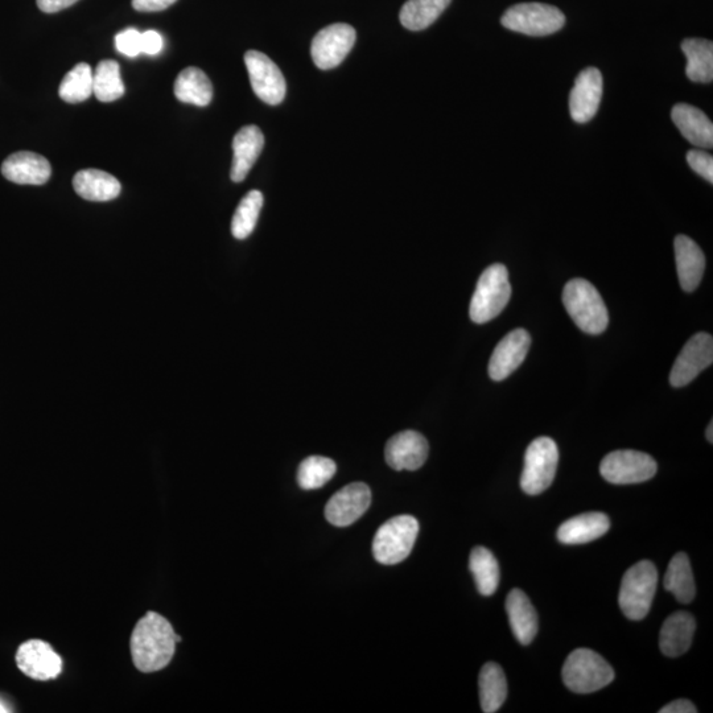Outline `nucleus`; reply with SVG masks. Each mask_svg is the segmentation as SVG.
Returning a JSON list of instances; mask_svg holds the SVG:
<instances>
[{"mask_svg":"<svg viewBox=\"0 0 713 713\" xmlns=\"http://www.w3.org/2000/svg\"><path fill=\"white\" fill-rule=\"evenodd\" d=\"M245 64L249 72L251 88L259 100L275 106L286 97L287 85L278 65L265 53L249 51L245 55Z\"/></svg>","mask_w":713,"mask_h":713,"instance_id":"nucleus-11","label":"nucleus"},{"mask_svg":"<svg viewBox=\"0 0 713 713\" xmlns=\"http://www.w3.org/2000/svg\"><path fill=\"white\" fill-rule=\"evenodd\" d=\"M674 125L678 127L680 133L696 147H713V125L711 119L698 107L679 103L671 111Z\"/></svg>","mask_w":713,"mask_h":713,"instance_id":"nucleus-21","label":"nucleus"},{"mask_svg":"<svg viewBox=\"0 0 713 713\" xmlns=\"http://www.w3.org/2000/svg\"><path fill=\"white\" fill-rule=\"evenodd\" d=\"M478 687L481 708L485 713L497 712L508 698V682L504 670L497 663L489 662L482 667Z\"/></svg>","mask_w":713,"mask_h":713,"instance_id":"nucleus-27","label":"nucleus"},{"mask_svg":"<svg viewBox=\"0 0 713 713\" xmlns=\"http://www.w3.org/2000/svg\"><path fill=\"white\" fill-rule=\"evenodd\" d=\"M74 191L82 199L105 203L117 199L122 191L121 183L110 173L100 170H84L73 179Z\"/></svg>","mask_w":713,"mask_h":713,"instance_id":"nucleus-25","label":"nucleus"},{"mask_svg":"<svg viewBox=\"0 0 713 713\" xmlns=\"http://www.w3.org/2000/svg\"><path fill=\"white\" fill-rule=\"evenodd\" d=\"M611 527L608 515L585 513L568 519L558 530L559 542L564 544H584L596 541L608 533Z\"/></svg>","mask_w":713,"mask_h":713,"instance_id":"nucleus-24","label":"nucleus"},{"mask_svg":"<svg viewBox=\"0 0 713 713\" xmlns=\"http://www.w3.org/2000/svg\"><path fill=\"white\" fill-rule=\"evenodd\" d=\"M559 463V449L550 438L535 439L527 448L521 488L529 496H538L550 488Z\"/></svg>","mask_w":713,"mask_h":713,"instance_id":"nucleus-8","label":"nucleus"},{"mask_svg":"<svg viewBox=\"0 0 713 713\" xmlns=\"http://www.w3.org/2000/svg\"><path fill=\"white\" fill-rule=\"evenodd\" d=\"M4 712H10V710H7V707L4 706V704L2 702H0V713H4Z\"/></svg>","mask_w":713,"mask_h":713,"instance_id":"nucleus-43","label":"nucleus"},{"mask_svg":"<svg viewBox=\"0 0 713 713\" xmlns=\"http://www.w3.org/2000/svg\"><path fill=\"white\" fill-rule=\"evenodd\" d=\"M657 471L653 457L629 449L609 453L600 465L601 476L614 485L640 484L653 478Z\"/></svg>","mask_w":713,"mask_h":713,"instance_id":"nucleus-9","label":"nucleus"},{"mask_svg":"<svg viewBox=\"0 0 713 713\" xmlns=\"http://www.w3.org/2000/svg\"><path fill=\"white\" fill-rule=\"evenodd\" d=\"M372 504V492L364 482L344 486L325 506V518L337 527L353 525L368 511Z\"/></svg>","mask_w":713,"mask_h":713,"instance_id":"nucleus-13","label":"nucleus"},{"mask_svg":"<svg viewBox=\"0 0 713 713\" xmlns=\"http://www.w3.org/2000/svg\"><path fill=\"white\" fill-rule=\"evenodd\" d=\"M451 0H407L399 19L410 31H422L430 27L443 14Z\"/></svg>","mask_w":713,"mask_h":713,"instance_id":"nucleus-30","label":"nucleus"},{"mask_svg":"<svg viewBox=\"0 0 713 713\" xmlns=\"http://www.w3.org/2000/svg\"><path fill=\"white\" fill-rule=\"evenodd\" d=\"M531 337L525 329H515L496 346L489 362V375L493 381H504L525 361Z\"/></svg>","mask_w":713,"mask_h":713,"instance_id":"nucleus-17","label":"nucleus"},{"mask_svg":"<svg viewBox=\"0 0 713 713\" xmlns=\"http://www.w3.org/2000/svg\"><path fill=\"white\" fill-rule=\"evenodd\" d=\"M688 166L692 168V171L698 173V175L704 177L710 183H713V158L712 155L707 154V152L699 150H691L687 154Z\"/></svg>","mask_w":713,"mask_h":713,"instance_id":"nucleus-37","label":"nucleus"},{"mask_svg":"<svg viewBox=\"0 0 713 713\" xmlns=\"http://www.w3.org/2000/svg\"><path fill=\"white\" fill-rule=\"evenodd\" d=\"M265 147V136L259 127L246 126L239 130L233 140V166L230 177L234 183H241L249 175Z\"/></svg>","mask_w":713,"mask_h":713,"instance_id":"nucleus-20","label":"nucleus"},{"mask_svg":"<svg viewBox=\"0 0 713 713\" xmlns=\"http://www.w3.org/2000/svg\"><path fill=\"white\" fill-rule=\"evenodd\" d=\"M337 465L323 456H309L298 469V484L304 490L323 488L335 477Z\"/></svg>","mask_w":713,"mask_h":713,"instance_id":"nucleus-34","label":"nucleus"},{"mask_svg":"<svg viewBox=\"0 0 713 713\" xmlns=\"http://www.w3.org/2000/svg\"><path fill=\"white\" fill-rule=\"evenodd\" d=\"M163 37L156 31H146L142 34V53L146 55L156 56L162 52Z\"/></svg>","mask_w":713,"mask_h":713,"instance_id":"nucleus-38","label":"nucleus"},{"mask_svg":"<svg viewBox=\"0 0 713 713\" xmlns=\"http://www.w3.org/2000/svg\"><path fill=\"white\" fill-rule=\"evenodd\" d=\"M16 665L27 677L49 680L59 677L63 670L60 655L47 642L32 640L19 647Z\"/></svg>","mask_w":713,"mask_h":713,"instance_id":"nucleus-15","label":"nucleus"},{"mask_svg":"<svg viewBox=\"0 0 713 713\" xmlns=\"http://www.w3.org/2000/svg\"><path fill=\"white\" fill-rule=\"evenodd\" d=\"M563 682L576 694H591L614 680L612 666L596 651L578 649L568 655L563 666Z\"/></svg>","mask_w":713,"mask_h":713,"instance_id":"nucleus-5","label":"nucleus"},{"mask_svg":"<svg viewBox=\"0 0 713 713\" xmlns=\"http://www.w3.org/2000/svg\"><path fill=\"white\" fill-rule=\"evenodd\" d=\"M263 195L259 191H251L243 197L239 203L236 213H234L232 221L233 237L237 239H246L254 232L257 226L259 213L263 206Z\"/></svg>","mask_w":713,"mask_h":713,"instance_id":"nucleus-35","label":"nucleus"},{"mask_svg":"<svg viewBox=\"0 0 713 713\" xmlns=\"http://www.w3.org/2000/svg\"><path fill=\"white\" fill-rule=\"evenodd\" d=\"M698 708L687 699L674 700L659 710V713H696Z\"/></svg>","mask_w":713,"mask_h":713,"instance_id":"nucleus-41","label":"nucleus"},{"mask_svg":"<svg viewBox=\"0 0 713 713\" xmlns=\"http://www.w3.org/2000/svg\"><path fill=\"white\" fill-rule=\"evenodd\" d=\"M706 436L707 440L710 443H713V423H710V426H708L707 431H706Z\"/></svg>","mask_w":713,"mask_h":713,"instance_id":"nucleus-42","label":"nucleus"},{"mask_svg":"<svg viewBox=\"0 0 713 713\" xmlns=\"http://www.w3.org/2000/svg\"><path fill=\"white\" fill-rule=\"evenodd\" d=\"M48 160L35 152H15L2 164V175L8 181L22 185H43L51 179Z\"/></svg>","mask_w":713,"mask_h":713,"instance_id":"nucleus-18","label":"nucleus"},{"mask_svg":"<svg viewBox=\"0 0 713 713\" xmlns=\"http://www.w3.org/2000/svg\"><path fill=\"white\" fill-rule=\"evenodd\" d=\"M501 23L508 30L519 34L548 36L562 30L566 16L551 4L519 3L505 12Z\"/></svg>","mask_w":713,"mask_h":713,"instance_id":"nucleus-7","label":"nucleus"},{"mask_svg":"<svg viewBox=\"0 0 713 713\" xmlns=\"http://www.w3.org/2000/svg\"><path fill=\"white\" fill-rule=\"evenodd\" d=\"M603 97V76L597 68H587L576 77L570 94V113L578 123L595 117Z\"/></svg>","mask_w":713,"mask_h":713,"instance_id":"nucleus-16","label":"nucleus"},{"mask_svg":"<svg viewBox=\"0 0 713 713\" xmlns=\"http://www.w3.org/2000/svg\"><path fill=\"white\" fill-rule=\"evenodd\" d=\"M180 641L167 618L148 612L136 624L131 636V655L136 669L142 673L164 669L172 661L176 644Z\"/></svg>","mask_w":713,"mask_h":713,"instance_id":"nucleus-1","label":"nucleus"},{"mask_svg":"<svg viewBox=\"0 0 713 713\" xmlns=\"http://www.w3.org/2000/svg\"><path fill=\"white\" fill-rule=\"evenodd\" d=\"M469 568L475 578L478 592L492 596L500 584V566L496 556L485 547H475L469 558Z\"/></svg>","mask_w":713,"mask_h":713,"instance_id":"nucleus-31","label":"nucleus"},{"mask_svg":"<svg viewBox=\"0 0 713 713\" xmlns=\"http://www.w3.org/2000/svg\"><path fill=\"white\" fill-rule=\"evenodd\" d=\"M674 249L680 286L686 292L695 291L706 270V257L698 243L687 236L675 238Z\"/></svg>","mask_w":713,"mask_h":713,"instance_id":"nucleus-19","label":"nucleus"},{"mask_svg":"<svg viewBox=\"0 0 713 713\" xmlns=\"http://www.w3.org/2000/svg\"><path fill=\"white\" fill-rule=\"evenodd\" d=\"M356 37V31L349 24L337 23L323 28L312 40L313 63L323 70L339 67L352 51Z\"/></svg>","mask_w":713,"mask_h":713,"instance_id":"nucleus-10","label":"nucleus"},{"mask_svg":"<svg viewBox=\"0 0 713 713\" xmlns=\"http://www.w3.org/2000/svg\"><path fill=\"white\" fill-rule=\"evenodd\" d=\"M428 452L430 445L422 434L403 431L387 442L385 457L395 471H418L426 463Z\"/></svg>","mask_w":713,"mask_h":713,"instance_id":"nucleus-14","label":"nucleus"},{"mask_svg":"<svg viewBox=\"0 0 713 713\" xmlns=\"http://www.w3.org/2000/svg\"><path fill=\"white\" fill-rule=\"evenodd\" d=\"M118 52L127 57H136L142 53V34L134 28H129L115 37Z\"/></svg>","mask_w":713,"mask_h":713,"instance_id":"nucleus-36","label":"nucleus"},{"mask_svg":"<svg viewBox=\"0 0 713 713\" xmlns=\"http://www.w3.org/2000/svg\"><path fill=\"white\" fill-rule=\"evenodd\" d=\"M173 92L181 102L205 107L212 102L213 85L203 70L191 67L184 69L177 76Z\"/></svg>","mask_w":713,"mask_h":713,"instance_id":"nucleus-26","label":"nucleus"},{"mask_svg":"<svg viewBox=\"0 0 713 713\" xmlns=\"http://www.w3.org/2000/svg\"><path fill=\"white\" fill-rule=\"evenodd\" d=\"M511 296L509 272L504 265H492L482 272L473 294L469 316L473 323L485 324L496 319L508 306Z\"/></svg>","mask_w":713,"mask_h":713,"instance_id":"nucleus-4","label":"nucleus"},{"mask_svg":"<svg viewBox=\"0 0 713 713\" xmlns=\"http://www.w3.org/2000/svg\"><path fill=\"white\" fill-rule=\"evenodd\" d=\"M713 362V339L708 333H698L692 336L684 345L670 374L673 387H683L694 381L696 377Z\"/></svg>","mask_w":713,"mask_h":713,"instance_id":"nucleus-12","label":"nucleus"},{"mask_svg":"<svg viewBox=\"0 0 713 713\" xmlns=\"http://www.w3.org/2000/svg\"><path fill=\"white\" fill-rule=\"evenodd\" d=\"M177 0H133V7L140 12H159L167 10Z\"/></svg>","mask_w":713,"mask_h":713,"instance_id":"nucleus-39","label":"nucleus"},{"mask_svg":"<svg viewBox=\"0 0 713 713\" xmlns=\"http://www.w3.org/2000/svg\"><path fill=\"white\" fill-rule=\"evenodd\" d=\"M93 94L101 102H114L125 94L121 68L114 60H103L93 72Z\"/></svg>","mask_w":713,"mask_h":713,"instance_id":"nucleus-32","label":"nucleus"},{"mask_svg":"<svg viewBox=\"0 0 713 713\" xmlns=\"http://www.w3.org/2000/svg\"><path fill=\"white\" fill-rule=\"evenodd\" d=\"M696 622L688 612L671 614L662 626L659 646L666 657L677 658L690 650L694 638Z\"/></svg>","mask_w":713,"mask_h":713,"instance_id":"nucleus-22","label":"nucleus"},{"mask_svg":"<svg viewBox=\"0 0 713 713\" xmlns=\"http://www.w3.org/2000/svg\"><path fill=\"white\" fill-rule=\"evenodd\" d=\"M657 584L658 571L649 560H642L626 571L622 578L618 603L629 620H644L653 604Z\"/></svg>","mask_w":713,"mask_h":713,"instance_id":"nucleus-3","label":"nucleus"},{"mask_svg":"<svg viewBox=\"0 0 713 713\" xmlns=\"http://www.w3.org/2000/svg\"><path fill=\"white\" fill-rule=\"evenodd\" d=\"M59 94L61 100L68 103H80L93 94V69L90 65H76L61 82Z\"/></svg>","mask_w":713,"mask_h":713,"instance_id":"nucleus-33","label":"nucleus"},{"mask_svg":"<svg viewBox=\"0 0 713 713\" xmlns=\"http://www.w3.org/2000/svg\"><path fill=\"white\" fill-rule=\"evenodd\" d=\"M77 2L78 0H36L37 6L45 14H55V12L63 11Z\"/></svg>","mask_w":713,"mask_h":713,"instance_id":"nucleus-40","label":"nucleus"},{"mask_svg":"<svg viewBox=\"0 0 713 713\" xmlns=\"http://www.w3.org/2000/svg\"><path fill=\"white\" fill-rule=\"evenodd\" d=\"M563 303L571 319L588 335H600L608 328V309L599 291L588 280H570L564 287Z\"/></svg>","mask_w":713,"mask_h":713,"instance_id":"nucleus-2","label":"nucleus"},{"mask_svg":"<svg viewBox=\"0 0 713 713\" xmlns=\"http://www.w3.org/2000/svg\"><path fill=\"white\" fill-rule=\"evenodd\" d=\"M419 534V522L411 515H399L379 527L373 541L375 560L394 566L410 556Z\"/></svg>","mask_w":713,"mask_h":713,"instance_id":"nucleus-6","label":"nucleus"},{"mask_svg":"<svg viewBox=\"0 0 713 713\" xmlns=\"http://www.w3.org/2000/svg\"><path fill=\"white\" fill-rule=\"evenodd\" d=\"M686 55V74L691 81L710 84L713 80V44L706 39H686L682 43Z\"/></svg>","mask_w":713,"mask_h":713,"instance_id":"nucleus-28","label":"nucleus"},{"mask_svg":"<svg viewBox=\"0 0 713 713\" xmlns=\"http://www.w3.org/2000/svg\"><path fill=\"white\" fill-rule=\"evenodd\" d=\"M511 630L519 644L530 645L538 633V614L521 589H513L506 599Z\"/></svg>","mask_w":713,"mask_h":713,"instance_id":"nucleus-23","label":"nucleus"},{"mask_svg":"<svg viewBox=\"0 0 713 713\" xmlns=\"http://www.w3.org/2000/svg\"><path fill=\"white\" fill-rule=\"evenodd\" d=\"M665 588L673 593L675 599L682 604H690L695 599V580L692 574L690 559L683 552L675 555L667 568Z\"/></svg>","mask_w":713,"mask_h":713,"instance_id":"nucleus-29","label":"nucleus"}]
</instances>
